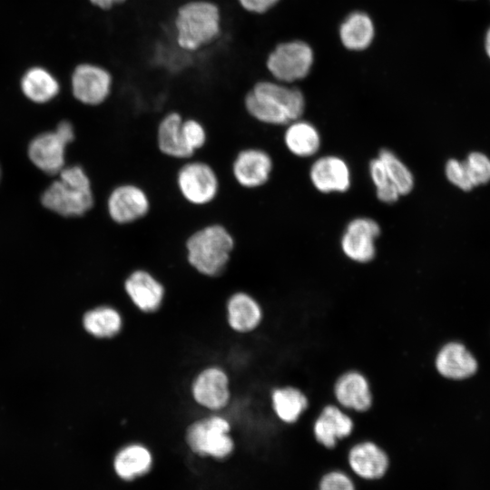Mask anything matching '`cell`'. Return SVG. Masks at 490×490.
<instances>
[{"instance_id":"cell-1","label":"cell","mask_w":490,"mask_h":490,"mask_svg":"<svg viewBox=\"0 0 490 490\" xmlns=\"http://www.w3.org/2000/svg\"><path fill=\"white\" fill-rule=\"evenodd\" d=\"M222 11L213 0H185L172 16V34L176 45L194 53L217 41L223 29Z\"/></svg>"},{"instance_id":"cell-2","label":"cell","mask_w":490,"mask_h":490,"mask_svg":"<svg viewBox=\"0 0 490 490\" xmlns=\"http://www.w3.org/2000/svg\"><path fill=\"white\" fill-rule=\"evenodd\" d=\"M243 104L248 114L256 121L283 125L300 118L305 110V98L297 88L260 81L247 92Z\"/></svg>"},{"instance_id":"cell-3","label":"cell","mask_w":490,"mask_h":490,"mask_svg":"<svg viewBox=\"0 0 490 490\" xmlns=\"http://www.w3.org/2000/svg\"><path fill=\"white\" fill-rule=\"evenodd\" d=\"M234 248L232 233L218 222L197 229L185 241L188 263L198 273L207 277L219 276L225 270Z\"/></svg>"},{"instance_id":"cell-4","label":"cell","mask_w":490,"mask_h":490,"mask_svg":"<svg viewBox=\"0 0 490 490\" xmlns=\"http://www.w3.org/2000/svg\"><path fill=\"white\" fill-rule=\"evenodd\" d=\"M54 181L42 194L41 202L46 209L64 217H80L94 204L92 183L80 165L64 167Z\"/></svg>"},{"instance_id":"cell-5","label":"cell","mask_w":490,"mask_h":490,"mask_svg":"<svg viewBox=\"0 0 490 490\" xmlns=\"http://www.w3.org/2000/svg\"><path fill=\"white\" fill-rule=\"evenodd\" d=\"M177 190L189 204L202 207L211 204L218 197L220 181L215 169L201 160H186L175 176Z\"/></svg>"},{"instance_id":"cell-6","label":"cell","mask_w":490,"mask_h":490,"mask_svg":"<svg viewBox=\"0 0 490 490\" xmlns=\"http://www.w3.org/2000/svg\"><path fill=\"white\" fill-rule=\"evenodd\" d=\"M230 425L220 416H211L191 424L186 430V443L190 449L201 456L222 459L234 450L230 435Z\"/></svg>"},{"instance_id":"cell-7","label":"cell","mask_w":490,"mask_h":490,"mask_svg":"<svg viewBox=\"0 0 490 490\" xmlns=\"http://www.w3.org/2000/svg\"><path fill=\"white\" fill-rule=\"evenodd\" d=\"M106 211L113 223L121 226L131 225L149 214L151 200L142 186L132 182H122L109 192Z\"/></svg>"},{"instance_id":"cell-8","label":"cell","mask_w":490,"mask_h":490,"mask_svg":"<svg viewBox=\"0 0 490 490\" xmlns=\"http://www.w3.org/2000/svg\"><path fill=\"white\" fill-rule=\"evenodd\" d=\"M313 64V52L301 41L283 43L269 54L266 66L279 82L290 83L308 75Z\"/></svg>"},{"instance_id":"cell-9","label":"cell","mask_w":490,"mask_h":490,"mask_svg":"<svg viewBox=\"0 0 490 490\" xmlns=\"http://www.w3.org/2000/svg\"><path fill=\"white\" fill-rule=\"evenodd\" d=\"M333 402L352 415L367 413L374 404L372 384L358 368L341 372L332 385Z\"/></svg>"},{"instance_id":"cell-10","label":"cell","mask_w":490,"mask_h":490,"mask_svg":"<svg viewBox=\"0 0 490 490\" xmlns=\"http://www.w3.org/2000/svg\"><path fill=\"white\" fill-rule=\"evenodd\" d=\"M379 235L380 227L373 219H353L341 236L340 250L343 256L357 265L372 263L377 258L376 240Z\"/></svg>"},{"instance_id":"cell-11","label":"cell","mask_w":490,"mask_h":490,"mask_svg":"<svg viewBox=\"0 0 490 490\" xmlns=\"http://www.w3.org/2000/svg\"><path fill=\"white\" fill-rule=\"evenodd\" d=\"M72 92L74 98L89 106L103 103L111 95L113 78L105 67L83 63L78 64L72 74Z\"/></svg>"},{"instance_id":"cell-12","label":"cell","mask_w":490,"mask_h":490,"mask_svg":"<svg viewBox=\"0 0 490 490\" xmlns=\"http://www.w3.org/2000/svg\"><path fill=\"white\" fill-rule=\"evenodd\" d=\"M354 429L353 415L334 402L325 404L314 417L311 425L315 440L327 449H333L340 441L348 438Z\"/></svg>"},{"instance_id":"cell-13","label":"cell","mask_w":490,"mask_h":490,"mask_svg":"<svg viewBox=\"0 0 490 490\" xmlns=\"http://www.w3.org/2000/svg\"><path fill=\"white\" fill-rule=\"evenodd\" d=\"M347 458L349 474L367 481L380 479L389 466L387 453L380 445L369 439L353 443L348 450Z\"/></svg>"},{"instance_id":"cell-14","label":"cell","mask_w":490,"mask_h":490,"mask_svg":"<svg viewBox=\"0 0 490 490\" xmlns=\"http://www.w3.org/2000/svg\"><path fill=\"white\" fill-rule=\"evenodd\" d=\"M191 393L199 406L212 411L220 410L230 400L229 377L219 367H208L193 379Z\"/></svg>"},{"instance_id":"cell-15","label":"cell","mask_w":490,"mask_h":490,"mask_svg":"<svg viewBox=\"0 0 490 490\" xmlns=\"http://www.w3.org/2000/svg\"><path fill=\"white\" fill-rule=\"evenodd\" d=\"M273 168L270 155L255 147L241 149L231 162V175L238 185L256 189L270 180Z\"/></svg>"},{"instance_id":"cell-16","label":"cell","mask_w":490,"mask_h":490,"mask_svg":"<svg viewBox=\"0 0 490 490\" xmlns=\"http://www.w3.org/2000/svg\"><path fill=\"white\" fill-rule=\"evenodd\" d=\"M226 313L230 328L240 334L258 331L265 318V310L260 300L254 294L242 290L229 298Z\"/></svg>"},{"instance_id":"cell-17","label":"cell","mask_w":490,"mask_h":490,"mask_svg":"<svg viewBox=\"0 0 490 490\" xmlns=\"http://www.w3.org/2000/svg\"><path fill=\"white\" fill-rule=\"evenodd\" d=\"M268 403L273 416L284 425L296 424L310 406L305 391L292 384L272 387L268 392Z\"/></svg>"},{"instance_id":"cell-18","label":"cell","mask_w":490,"mask_h":490,"mask_svg":"<svg viewBox=\"0 0 490 490\" xmlns=\"http://www.w3.org/2000/svg\"><path fill=\"white\" fill-rule=\"evenodd\" d=\"M124 290L132 304L142 312L157 311L164 299V287L150 271L132 270L124 280Z\"/></svg>"},{"instance_id":"cell-19","label":"cell","mask_w":490,"mask_h":490,"mask_svg":"<svg viewBox=\"0 0 490 490\" xmlns=\"http://www.w3.org/2000/svg\"><path fill=\"white\" fill-rule=\"evenodd\" d=\"M434 368L444 378L461 380L476 372L477 362L463 344L450 341L441 346L436 351Z\"/></svg>"},{"instance_id":"cell-20","label":"cell","mask_w":490,"mask_h":490,"mask_svg":"<svg viewBox=\"0 0 490 490\" xmlns=\"http://www.w3.org/2000/svg\"><path fill=\"white\" fill-rule=\"evenodd\" d=\"M313 186L323 193L344 192L351 183L347 162L334 155L323 156L313 162L309 170Z\"/></svg>"},{"instance_id":"cell-21","label":"cell","mask_w":490,"mask_h":490,"mask_svg":"<svg viewBox=\"0 0 490 490\" xmlns=\"http://www.w3.org/2000/svg\"><path fill=\"white\" fill-rule=\"evenodd\" d=\"M68 143L54 132L34 137L28 146L31 162L47 174L59 173L64 167L65 148Z\"/></svg>"},{"instance_id":"cell-22","label":"cell","mask_w":490,"mask_h":490,"mask_svg":"<svg viewBox=\"0 0 490 490\" xmlns=\"http://www.w3.org/2000/svg\"><path fill=\"white\" fill-rule=\"evenodd\" d=\"M446 175L456 187L470 191L490 181V160L481 152H472L463 162L451 159L446 165Z\"/></svg>"},{"instance_id":"cell-23","label":"cell","mask_w":490,"mask_h":490,"mask_svg":"<svg viewBox=\"0 0 490 490\" xmlns=\"http://www.w3.org/2000/svg\"><path fill=\"white\" fill-rule=\"evenodd\" d=\"M182 120L183 116L178 112L167 113L157 124L155 140L157 148L162 154L173 160L186 161L192 156L183 142Z\"/></svg>"},{"instance_id":"cell-24","label":"cell","mask_w":490,"mask_h":490,"mask_svg":"<svg viewBox=\"0 0 490 490\" xmlns=\"http://www.w3.org/2000/svg\"><path fill=\"white\" fill-rule=\"evenodd\" d=\"M152 466L150 450L141 444H130L120 449L113 459L116 475L122 480H133L148 473Z\"/></svg>"},{"instance_id":"cell-25","label":"cell","mask_w":490,"mask_h":490,"mask_svg":"<svg viewBox=\"0 0 490 490\" xmlns=\"http://www.w3.org/2000/svg\"><path fill=\"white\" fill-rule=\"evenodd\" d=\"M284 142L296 156L309 157L318 151L320 135L312 123L298 119L289 123L284 133Z\"/></svg>"},{"instance_id":"cell-26","label":"cell","mask_w":490,"mask_h":490,"mask_svg":"<svg viewBox=\"0 0 490 490\" xmlns=\"http://www.w3.org/2000/svg\"><path fill=\"white\" fill-rule=\"evenodd\" d=\"M21 89L30 101L44 103L57 95L60 86L57 80L47 70L33 67L24 74Z\"/></svg>"},{"instance_id":"cell-27","label":"cell","mask_w":490,"mask_h":490,"mask_svg":"<svg viewBox=\"0 0 490 490\" xmlns=\"http://www.w3.org/2000/svg\"><path fill=\"white\" fill-rule=\"evenodd\" d=\"M83 325L84 329L95 338H111L121 332L123 321L116 309L100 306L84 314Z\"/></svg>"},{"instance_id":"cell-28","label":"cell","mask_w":490,"mask_h":490,"mask_svg":"<svg viewBox=\"0 0 490 490\" xmlns=\"http://www.w3.org/2000/svg\"><path fill=\"white\" fill-rule=\"evenodd\" d=\"M339 34L343 44L348 49L363 50L372 42L374 25L367 14L354 12L344 20Z\"/></svg>"},{"instance_id":"cell-29","label":"cell","mask_w":490,"mask_h":490,"mask_svg":"<svg viewBox=\"0 0 490 490\" xmlns=\"http://www.w3.org/2000/svg\"><path fill=\"white\" fill-rule=\"evenodd\" d=\"M378 158L382 161L390 182L400 195L408 194L414 187V177L407 165L390 150L383 149Z\"/></svg>"},{"instance_id":"cell-30","label":"cell","mask_w":490,"mask_h":490,"mask_svg":"<svg viewBox=\"0 0 490 490\" xmlns=\"http://www.w3.org/2000/svg\"><path fill=\"white\" fill-rule=\"evenodd\" d=\"M183 142L193 157L207 143L208 132L204 124L196 118H183L181 122Z\"/></svg>"},{"instance_id":"cell-31","label":"cell","mask_w":490,"mask_h":490,"mask_svg":"<svg viewBox=\"0 0 490 490\" xmlns=\"http://www.w3.org/2000/svg\"><path fill=\"white\" fill-rule=\"evenodd\" d=\"M318 490H357V488L354 478L349 473L335 469L321 476Z\"/></svg>"},{"instance_id":"cell-32","label":"cell","mask_w":490,"mask_h":490,"mask_svg":"<svg viewBox=\"0 0 490 490\" xmlns=\"http://www.w3.org/2000/svg\"><path fill=\"white\" fill-rule=\"evenodd\" d=\"M369 172L376 190L392 184L387 177L386 168L378 157L370 162Z\"/></svg>"},{"instance_id":"cell-33","label":"cell","mask_w":490,"mask_h":490,"mask_svg":"<svg viewBox=\"0 0 490 490\" xmlns=\"http://www.w3.org/2000/svg\"><path fill=\"white\" fill-rule=\"evenodd\" d=\"M240 6L250 13L263 14L273 7L279 0H236Z\"/></svg>"},{"instance_id":"cell-34","label":"cell","mask_w":490,"mask_h":490,"mask_svg":"<svg viewBox=\"0 0 490 490\" xmlns=\"http://www.w3.org/2000/svg\"><path fill=\"white\" fill-rule=\"evenodd\" d=\"M399 196H401L400 193L393 184L377 189V199L385 203H393L398 200Z\"/></svg>"},{"instance_id":"cell-35","label":"cell","mask_w":490,"mask_h":490,"mask_svg":"<svg viewBox=\"0 0 490 490\" xmlns=\"http://www.w3.org/2000/svg\"><path fill=\"white\" fill-rule=\"evenodd\" d=\"M55 132L59 136L64 140L68 144L74 139V129L73 124L69 121H62L57 124Z\"/></svg>"},{"instance_id":"cell-36","label":"cell","mask_w":490,"mask_h":490,"mask_svg":"<svg viewBox=\"0 0 490 490\" xmlns=\"http://www.w3.org/2000/svg\"><path fill=\"white\" fill-rule=\"evenodd\" d=\"M128 0H89V2L103 11H109L116 5H123Z\"/></svg>"},{"instance_id":"cell-37","label":"cell","mask_w":490,"mask_h":490,"mask_svg":"<svg viewBox=\"0 0 490 490\" xmlns=\"http://www.w3.org/2000/svg\"><path fill=\"white\" fill-rule=\"evenodd\" d=\"M485 52L490 58V27L487 29L485 37Z\"/></svg>"},{"instance_id":"cell-38","label":"cell","mask_w":490,"mask_h":490,"mask_svg":"<svg viewBox=\"0 0 490 490\" xmlns=\"http://www.w3.org/2000/svg\"><path fill=\"white\" fill-rule=\"evenodd\" d=\"M0 177H1V170H0Z\"/></svg>"}]
</instances>
